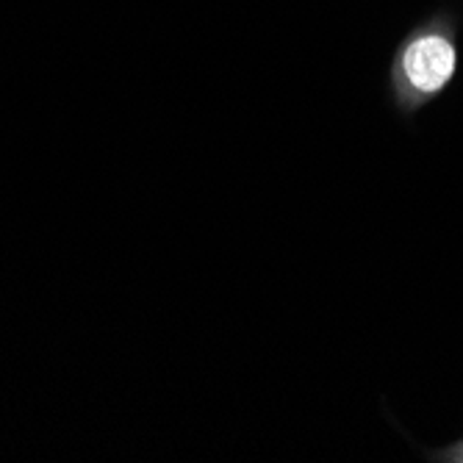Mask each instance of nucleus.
Wrapping results in <instances>:
<instances>
[{"label": "nucleus", "instance_id": "1", "mask_svg": "<svg viewBox=\"0 0 463 463\" xmlns=\"http://www.w3.org/2000/svg\"><path fill=\"white\" fill-rule=\"evenodd\" d=\"M458 67L455 33L447 23L413 31L397 53L394 75L416 98H433L452 80Z\"/></svg>", "mask_w": 463, "mask_h": 463}]
</instances>
